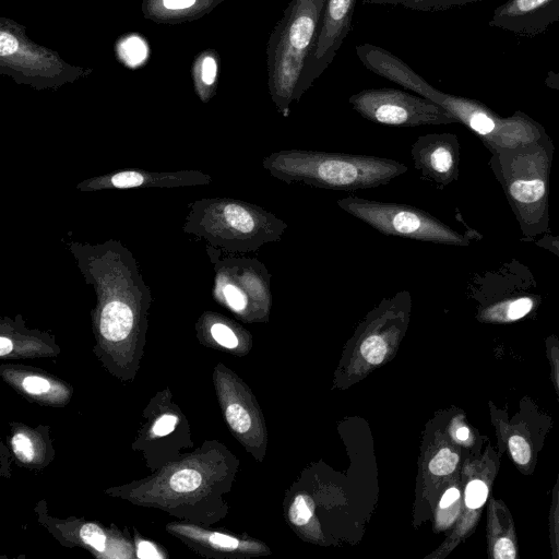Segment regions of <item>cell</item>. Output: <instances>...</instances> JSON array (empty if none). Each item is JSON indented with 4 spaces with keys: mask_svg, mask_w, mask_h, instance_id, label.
I'll use <instances>...</instances> for the list:
<instances>
[{
    "mask_svg": "<svg viewBox=\"0 0 559 559\" xmlns=\"http://www.w3.org/2000/svg\"><path fill=\"white\" fill-rule=\"evenodd\" d=\"M263 167L287 185L357 191L388 185L407 166L384 157L313 150H282L264 157Z\"/></svg>",
    "mask_w": 559,
    "mask_h": 559,
    "instance_id": "cell-1",
    "label": "cell"
},
{
    "mask_svg": "<svg viewBox=\"0 0 559 559\" xmlns=\"http://www.w3.org/2000/svg\"><path fill=\"white\" fill-rule=\"evenodd\" d=\"M325 0H290L266 46L267 87L284 118L305 94L302 80L312 58Z\"/></svg>",
    "mask_w": 559,
    "mask_h": 559,
    "instance_id": "cell-2",
    "label": "cell"
},
{
    "mask_svg": "<svg viewBox=\"0 0 559 559\" xmlns=\"http://www.w3.org/2000/svg\"><path fill=\"white\" fill-rule=\"evenodd\" d=\"M92 73V68L69 63L56 50L33 41L23 24L0 17V74L43 90L58 88Z\"/></svg>",
    "mask_w": 559,
    "mask_h": 559,
    "instance_id": "cell-3",
    "label": "cell"
},
{
    "mask_svg": "<svg viewBox=\"0 0 559 559\" xmlns=\"http://www.w3.org/2000/svg\"><path fill=\"white\" fill-rule=\"evenodd\" d=\"M337 205L377 231L412 240L445 245H466V239L428 212L393 202L346 197Z\"/></svg>",
    "mask_w": 559,
    "mask_h": 559,
    "instance_id": "cell-4",
    "label": "cell"
},
{
    "mask_svg": "<svg viewBox=\"0 0 559 559\" xmlns=\"http://www.w3.org/2000/svg\"><path fill=\"white\" fill-rule=\"evenodd\" d=\"M488 409L498 453L502 455L507 452L521 474L532 475L552 427V418L530 397L520 401L519 411L512 417L492 401L488 402Z\"/></svg>",
    "mask_w": 559,
    "mask_h": 559,
    "instance_id": "cell-5",
    "label": "cell"
},
{
    "mask_svg": "<svg viewBox=\"0 0 559 559\" xmlns=\"http://www.w3.org/2000/svg\"><path fill=\"white\" fill-rule=\"evenodd\" d=\"M348 103L362 118L379 124L420 127L457 122L433 102L397 88L362 90L353 94Z\"/></svg>",
    "mask_w": 559,
    "mask_h": 559,
    "instance_id": "cell-6",
    "label": "cell"
},
{
    "mask_svg": "<svg viewBox=\"0 0 559 559\" xmlns=\"http://www.w3.org/2000/svg\"><path fill=\"white\" fill-rule=\"evenodd\" d=\"M500 454L488 441L483 453L465 462L466 483L463 490V514L456 528V540L473 533L491 495L500 467Z\"/></svg>",
    "mask_w": 559,
    "mask_h": 559,
    "instance_id": "cell-7",
    "label": "cell"
},
{
    "mask_svg": "<svg viewBox=\"0 0 559 559\" xmlns=\"http://www.w3.org/2000/svg\"><path fill=\"white\" fill-rule=\"evenodd\" d=\"M356 0H325L317 45L305 72L302 91H306L328 69L347 37Z\"/></svg>",
    "mask_w": 559,
    "mask_h": 559,
    "instance_id": "cell-8",
    "label": "cell"
},
{
    "mask_svg": "<svg viewBox=\"0 0 559 559\" xmlns=\"http://www.w3.org/2000/svg\"><path fill=\"white\" fill-rule=\"evenodd\" d=\"M559 22V0H507L493 10L489 26L533 38Z\"/></svg>",
    "mask_w": 559,
    "mask_h": 559,
    "instance_id": "cell-9",
    "label": "cell"
},
{
    "mask_svg": "<svg viewBox=\"0 0 559 559\" xmlns=\"http://www.w3.org/2000/svg\"><path fill=\"white\" fill-rule=\"evenodd\" d=\"M415 168L426 180L445 186L457 176L459 145L449 133L418 136L411 147Z\"/></svg>",
    "mask_w": 559,
    "mask_h": 559,
    "instance_id": "cell-10",
    "label": "cell"
},
{
    "mask_svg": "<svg viewBox=\"0 0 559 559\" xmlns=\"http://www.w3.org/2000/svg\"><path fill=\"white\" fill-rule=\"evenodd\" d=\"M486 551L490 559H518L515 522L503 500L490 495L486 504Z\"/></svg>",
    "mask_w": 559,
    "mask_h": 559,
    "instance_id": "cell-11",
    "label": "cell"
},
{
    "mask_svg": "<svg viewBox=\"0 0 559 559\" xmlns=\"http://www.w3.org/2000/svg\"><path fill=\"white\" fill-rule=\"evenodd\" d=\"M224 0H142L144 19L175 25L202 19Z\"/></svg>",
    "mask_w": 559,
    "mask_h": 559,
    "instance_id": "cell-12",
    "label": "cell"
},
{
    "mask_svg": "<svg viewBox=\"0 0 559 559\" xmlns=\"http://www.w3.org/2000/svg\"><path fill=\"white\" fill-rule=\"evenodd\" d=\"M219 63V55L212 48L200 51L193 59L191 78L195 92L203 100L210 99L215 93Z\"/></svg>",
    "mask_w": 559,
    "mask_h": 559,
    "instance_id": "cell-13",
    "label": "cell"
},
{
    "mask_svg": "<svg viewBox=\"0 0 559 559\" xmlns=\"http://www.w3.org/2000/svg\"><path fill=\"white\" fill-rule=\"evenodd\" d=\"M132 323L131 309L123 302L111 301L102 311L99 329L106 340L119 342L129 335Z\"/></svg>",
    "mask_w": 559,
    "mask_h": 559,
    "instance_id": "cell-14",
    "label": "cell"
},
{
    "mask_svg": "<svg viewBox=\"0 0 559 559\" xmlns=\"http://www.w3.org/2000/svg\"><path fill=\"white\" fill-rule=\"evenodd\" d=\"M117 56L121 63L134 69L146 61L148 47L141 36L130 34L117 43Z\"/></svg>",
    "mask_w": 559,
    "mask_h": 559,
    "instance_id": "cell-15",
    "label": "cell"
},
{
    "mask_svg": "<svg viewBox=\"0 0 559 559\" xmlns=\"http://www.w3.org/2000/svg\"><path fill=\"white\" fill-rule=\"evenodd\" d=\"M534 307L530 297L516 298L502 307L492 308L483 313V320L487 322H513L524 318Z\"/></svg>",
    "mask_w": 559,
    "mask_h": 559,
    "instance_id": "cell-16",
    "label": "cell"
},
{
    "mask_svg": "<svg viewBox=\"0 0 559 559\" xmlns=\"http://www.w3.org/2000/svg\"><path fill=\"white\" fill-rule=\"evenodd\" d=\"M461 489L457 486L449 487L439 501L438 524L441 527L450 526L460 515L461 510Z\"/></svg>",
    "mask_w": 559,
    "mask_h": 559,
    "instance_id": "cell-17",
    "label": "cell"
},
{
    "mask_svg": "<svg viewBox=\"0 0 559 559\" xmlns=\"http://www.w3.org/2000/svg\"><path fill=\"white\" fill-rule=\"evenodd\" d=\"M479 1L483 0H368L370 3L400 4L404 8L418 11H441Z\"/></svg>",
    "mask_w": 559,
    "mask_h": 559,
    "instance_id": "cell-18",
    "label": "cell"
},
{
    "mask_svg": "<svg viewBox=\"0 0 559 559\" xmlns=\"http://www.w3.org/2000/svg\"><path fill=\"white\" fill-rule=\"evenodd\" d=\"M546 186L542 179H519L510 186V194L521 203H533L545 195Z\"/></svg>",
    "mask_w": 559,
    "mask_h": 559,
    "instance_id": "cell-19",
    "label": "cell"
},
{
    "mask_svg": "<svg viewBox=\"0 0 559 559\" xmlns=\"http://www.w3.org/2000/svg\"><path fill=\"white\" fill-rule=\"evenodd\" d=\"M461 462L460 452L450 447L441 448L429 462L431 474L443 477L453 474Z\"/></svg>",
    "mask_w": 559,
    "mask_h": 559,
    "instance_id": "cell-20",
    "label": "cell"
},
{
    "mask_svg": "<svg viewBox=\"0 0 559 559\" xmlns=\"http://www.w3.org/2000/svg\"><path fill=\"white\" fill-rule=\"evenodd\" d=\"M452 438L460 444L474 451V455H480L483 441L480 437L464 421L463 417L453 420L450 427Z\"/></svg>",
    "mask_w": 559,
    "mask_h": 559,
    "instance_id": "cell-21",
    "label": "cell"
},
{
    "mask_svg": "<svg viewBox=\"0 0 559 559\" xmlns=\"http://www.w3.org/2000/svg\"><path fill=\"white\" fill-rule=\"evenodd\" d=\"M548 531L551 558L559 559V469L552 488L551 506L548 516Z\"/></svg>",
    "mask_w": 559,
    "mask_h": 559,
    "instance_id": "cell-22",
    "label": "cell"
},
{
    "mask_svg": "<svg viewBox=\"0 0 559 559\" xmlns=\"http://www.w3.org/2000/svg\"><path fill=\"white\" fill-rule=\"evenodd\" d=\"M360 352L368 362L378 365L383 360L388 345L382 336L371 334L362 341Z\"/></svg>",
    "mask_w": 559,
    "mask_h": 559,
    "instance_id": "cell-23",
    "label": "cell"
},
{
    "mask_svg": "<svg viewBox=\"0 0 559 559\" xmlns=\"http://www.w3.org/2000/svg\"><path fill=\"white\" fill-rule=\"evenodd\" d=\"M202 483V476L194 469H181L176 472L169 479V486L177 492H190L195 490Z\"/></svg>",
    "mask_w": 559,
    "mask_h": 559,
    "instance_id": "cell-24",
    "label": "cell"
},
{
    "mask_svg": "<svg viewBox=\"0 0 559 559\" xmlns=\"http://www.w3.org/2000/svg\"><path fill=\"white\" fill-rule=\"evenodd\" d=\"M546 357L550 369V379L559 400V338L550 335L545 341Z\"/></svg>",
    "mask_w": 559,
    "mask_h": 559,
    "instance_id": "cell-25",
    "label": "cell"
},
{
    "mask_svg": "<svg viewBox=\"0 0 559 559\" xmlns=\"http://www.w3.org/2000/svg\"><path fill=\"white\" fill-rule=\"evenodd\" d=\"M313 502L307 496H297L289 509V519L296 525L306 524L313 514Z\"/></svg>",
    "mask_w": 559,
    "mask_h": 559,
    "instance_id": "cell-26",
    "label": "cell"
},
{
    "mask_svg": "<svg viewBox=\"0 0 559 559\" xmlns=\"http://www.w3.org/2000/svg\"><path fill=\"white\" fill-rule=\"evenodd\" d=\"M226 419L229 426L239 433L248 431L251 427V418L248 412L237 403L230 404L227 407Z\"/></svg>",
    "mask_w": 559,
    "mask_h": 559,
    "instance_id": "cell-27",
    "label": "cell"
},
{
    "mask_svg": "<svg viewBox=\"0 0 559 559\" xmlns=\"http://www.w3.org/2000/svg\"><path fill=\"white\" fill-rule=\"evenodd\" d=\"M222 294L227 305L237 312H243L250 307L249 299L230 282L222 286Z\"/></svg>",
    "mask_w": 559,
    "mask_h": 559,
    "instance_id": "cell-28",
    "label": "cell"
},
{
    "mask_svg": "<svg viewBox=\"0 0 559 559\" xmlns=\"http://www.w3.org/2000/svg\"><path fill=\"white\" fill-rule=\"evenodd\" d=\"M80 536L84 543L98 551H103L106 547V536L103 531L93 523L84 524L80 531Z\"/></svg>",
    "mask_w": 559,
    "mask_h": 559,
    "instance_id": "cell-29",
    "label": "cell"
},
{
    "mask_svg": "<svg viewBox=\"0 0 559 559\" xmlns=\"http://www.w3.org/2000/svg\"><path fill=\"white\" fill-rule=\"evenodd\" d=\"M213 338L222 346L235 348L238 345V338L233 330L223 323H215L211 328Z\"/></svg>",
    "mask_w": 559,
    "mask_h": 559,
    "instance_id": "cell-30",
    "label": "cell"
},
{
    "mask_svg": "<svg viewBox=\"0 0 559 559\" xmlns=\"http://www.w3.org/2000/svg\"><path fill=\"white\" fill-rule=\"evenodd\" d=\"M12 448L16 456L23 462H29L34 457V448L31 439L22 433L12 438Z\"/></svg>",
    "mask_w": 559,
    "mask_h": 559,
    "instance_id": "cell-31",
    "label": "cell"
},
{
    "mask_svg": "<svg viewBox=\"0 0 559 559\" xmlns=\"http://www.w3.org/2000/svg\"><path fill=\"white\" fill-rule=\"evenodd\" d=\"M110 181L118 188L136 187L143 182V177L136 171H122L114 175Z\"/></svg>",
    "mask_w": 559,
    "mask_h": 559,
    "instance_id": "cell-32",
    "label": "cell"
},
{
    "mask_svg": "<svg viewBox=\"0 0 559 559\" xmlns=\"http://www.w3.org/2000/svg\"><path fill=\"white\" fill-rule=\"evenodd\" d=\"M23 388L31 394H41L50 389L49 382L37 376H29L23 380Z\"/></svg>",
    "mask_w": 559,
    "mask_h": 559,
    "instance_id": "cell-33",
    "label": "cell"
},
{
    "mask_svg": "<svg viewBox=\"0 0 559 559\" xmlns=\"http://www.w3.org/2000/svg\"><path fill=\"white\" fill-rule=\"evenodd\" d=\"M177 424V417L173 415H164L157 419L153 426V432L157 436H166L170 433Z\"/></svg>",
    "mask_w": 559,
    "mask_h": 559,
    "instance_id": "cell-34",
    "label": "cell"
},
{
    "mask_svg": "<svg viewBox=\"0 0 559 559\" xmlns=\"http://www.w3.org/2000/svg\"><path fill=\"white\" fill-rule=\"evenodd\" d=\"M210 542L215 546L228 549H234L239 545L238 539L221 533L210 535Z\"/></svg>",
    "mask_w": 559,
    "mask_h": 559,
    "instance_id": "cell-35",
    "label": "cell"
},
{
    "mask_svg": "<svg viewBox=\"0 0 559 559\" xmlns=\"http://www.w3.org/2000/svg\"><path fill=\"white\" fill-rule=\"evenodd\" d=\"M138 556L140 558H159L160 555L156 548L148 542H140L138 545Z\"/></svg>",
    "mask_w": 559,
    "mask_h": 559,
    "instance_id": "cell-36",
    "label": "cell"
},
{
    "mask_svg": "<svg viewBox=\"0 0 559 559\" xmlns=\"http://www.w3.org/2000/svg\"><path fill=\"white\" fill-rule=\"evenodd\" d=\"M545 84L549 88L559 91V72L549 70L545 78Z\"/></svg>",
    "mask_w": 559,
    "mask_h": 559,
    "instance_id": "cell-37",
    "label": "cell"
},
{
    "mask_svg": "<svg viewBox=\"0 0 559 559\" xmlns=\"http://www.w3.org/2000/svg\"><path fill=\"white\" fill-rule=\"evenodd\" d=\"M13 348L12 342L10 338L4 336L0 337V356L8 355Z\"/></svg>",
    "mask_w": 559,
    "mask_h": 559,
    "instance_id": "cell-38",
    "label": "cell"
},
{
    "mask_svg": "<svg viewBox=\"0 0 559 559\" xmlns=\"http://www.w3.org/2000/svg\"><path fill=\"white\" fill-rule=\"evenodd\" d=\"M547 241L551 243V250L557 251L559 253V240L549 239Z\"/></svg>",
    "mask_w": 559,
    "mask_h": 559,
    "instance_id": "cell-39",
    "label": "cell"
}]
</instances>
